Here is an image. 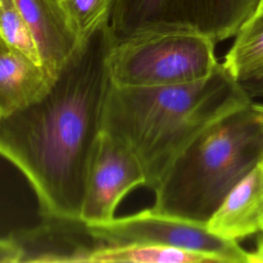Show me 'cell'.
<instances>
[{
	"mask_svg": "<svg viewBox=\"0 0 263 263\" xmlns=\"http://www.w3.org/2000/svg\"><path fill=\"white\" fill-rule=\"evenodd\" d=\"M108 23L82 41L37 101L0 121V155L31 185L45 217L80 218L111 83Z\"/></svg>",
	"mask_w": 263,
	"mask_h": 263,
	"instance_id": "1",
	"label": "cell"
},
{
	"mask_svg": "<svg viewBox=\"0 0 263 263\" xmlns=\"http://www.w3.org/2000/svg\"><path fill=\"white\" fill-rule=\"evenodd\" d=\"M253 100L219 64L208 77L183 84L110 83L102 130L126 144L139 159L145 186L154 190L178 154L226 113Z\"/></svg>",
	"mask_w": 263,
	"mask_h": 263,
	"instance_id": "2",
	"label": "cell"
},
{
	"mask_svg": "<svg viewBox=\"0 0 263 263\" xmlns=\"http://www.w3.org/2000/svg\"><path fill=\"white\" fill-rule=\"evenodd\" d=\"M263 161V103L218 118L173 160L152 209L206 225L226 195Z\"/></svg>",
	"mask_w": 263,
	"mask_h": 263,
	"instance_id": "3",
	"label": "cell"
},
{
	"mask_svg": "<svg viewBox=\"0 0 263 263\" xmlns=\"http://www.w3.org/2000/svg\"><path fill=\"white\" fill-rule=\"evenodd\" d=\"M215 42L194 34L152 29L113 39L107 63L118 85L183 84L201 80L220 64Z\"/></svg>",
	"mask_w": 263,
	"mask_h": 263,
	"instance_id": "4",
	"label": "cell"
},
{
	"mask_svg": "<svg viewBox=\"0 0 263 263\" xmlns=\"http://www.w3.org/2000/svg\"><path fill=\"white\" fill-rule=\"evenodd\" d=\"M260 0H114L108 21L113 39L152 29L194 34L215 43L235 36Z\"/></svg>",
	"mask_w": 263,
	"mask_h": 263,
	"instance_id": "5",
	"label": "cell"
},
{
	"mask_svg": "<svg viewBox=\"0 0 263 263\" xmlns=\"http://www.w3.org/2000/svg\"><path fill=\"white\" fill-rule=\"evenodd\" d=\"M88 226L107 243H157L217 256L225 263H250V252L237 241L211 232L204 224L163 214L152 208Z\"/></svg>",
	"mask_w": 263,
	"mask_h": 263,
	"instance_id": "6",
	"label": "cell"
},
{
	"mask_svg": "<svg viewBox=\"0 0 263 263\" xmlns=\"http://www.w3.org/2000/svg\"><path fill=\"white\" fill-rule=\"evenodd\" d=\"M145 184L144 170L130 148L102 130L86 180L80 219L88 225L111 221L124 196Z\"/></svg>",
	"mask_w": 263,
	"mask_h": 263,
	"instance_id": "7",
	"label": "cell"
},
{
	"mask_svg": "<svg viewBox=\"0 0 263 263\" xmlns=\"http://www.w3.org/2000/svg\"><path fill=\"white\" fill-rule=\"evenodd\" d=\"M21 251L20 263H90L93 253L107 242L80 218L45 217L32 228L10 233Z\"/></svg>",
	"mask_w": 263,
	"mask_h": 263,
	"instance_id": "8",
	"label": "cell"
},
{
	"mask_svg": "<svg viewBox=\"0 0 263 263\" xmlns=\"http://www.w3.org/2000/svg\"><path fill=\"white\" fill-rule=\"evenodd\" d=\"M28 24L47 73L55 78L81 41L55 0H13Z\"/></svg>",
	"mask_w": 263,
	"mask_h": 263,
	"instance_id": "9",
	"label": "cell"
},
{
	"mask_svg": "<svg viewBox=\"0 0 263 263\" xmlns=\"http://www.w3.org/2000/svg\"><path fill=\"white\" fill-rule=\"evenodd\" d=\"M208 229L239 240L263 229V163H259L226 195L206 223Z\"/></svg>",
	"mask_w": 263,
	"mask_h": 263,
	"instance_id": "10",
	"label": "cell"
},
{
	"mask_svg": "<svg viewBox=\"0 0 263 263\" xmlns=\"http://www.w3.org/2000/svg\"><path fill=\"white\" fill-rule=\"evenodd\" d=\"M54 78L0 36V118L39 100Z\"/></svg>",
	"mask_w": 263,
	"mask_h": 263,
	"instance_id": "11",
	"label": "cell"
},
{
	"mask_svg": "<svg viewBox=\"0 0 263 263\" xmlns=\"http://www.w3.org/2000/svg\"><path fill=\"white\" fill-rule=\"evenodd\" d=\"M224 68L238 83L263 77V2L240 26L225 55Z\"/></svg>",
	"mask_w": 263,
	"mask_h": 263,
	"instance_id": "12",
	"label": "cell"
},
{
	"mask_svg": "<svg viewBox=\"0 0 263 263\" xmlns=\"http://www.w3.org/2000/svg\"><path fill=\"white\" fill-rule=\"evenodd\" d=\"M90 263H225L210 254L148 242L106 243L98 249Z\"/></svg>",
	"mask_w": 263,
	"mask_h": 263,
	"instance_id": "13",
	"label": "cell"
},
{
	"mask_svg": "<svg viewBox=\"0 0 263 263\" xmlns=\"http://www.w3.org/2000/svg\"><path fill=\"white\" fill-rule=\"evenodd\" d=\"M114 0H61L60 6L82 42L109 21Z\"/></svg>",
	"mask_w": 263,
	"mask_h": 263,
	"instance_id": "14",
	"label": "cell"
},
{
	"mask_svg": "<svg viewBox=\"0 0 263 263\" xmlns=\"http://www.w3.org/2000/svg\"><path fill=\"white\" fill-rule=\"evenodd\" d=\"M0 36L8 44L41 64L33 34L13 0H0Z\"/></svg>",
	"mask_w": 263,
	"mask_h": 263,
	"instance_id": "15",
	"label": "cell"
},
{
	"mask_svg": "<svg viewBox=\"0 0 263 263\" xmlns=\"http://www.w3.org/2000/svg\"><path fill=\"white\" fill-rule=\"evenodd\" d=\"M21 251L8 236L0 238V263H20Z\"/></svg>",
	"mask_w": 263,
	"mask_h": 263,
	"instance_id": "16",
	"label": "cell"
},
{
	"mask_svg": "<svg viewBox=\"0 0 263 263\" xmlns=\"http://www.w3.org/2000/svg\"><path fill=\"white\" fill-rule=\"evenodd\" d=\"M241 86L252 99L255 97H263V77L243 82L241 83Z\"/></svg>",
	"mask_w": 263,
	"mask_h": 263,
	"instance_id": "17",
	"label": "cell"
},
{
	"mask_svg": "<svg viewBox=\"0 0 263 263\" xmlns=\"http://www.w3.org/2000/svg\"><path fill=\"white\" fill-rule=\"evenodd\" d=\"M250 263H263V229L254 251L250 252Z\"/></svg>",
	"mask_w": 263,
	"mask_h": 263,
	"instance_id": "18",
	"label": "cell"
},
{
	"mask_svg": "<svg viewBox=\"0 0 263 263\" xmlns=\"http://www.w3.org/2000/svg\"><path fill=\"white\" fill-rule=\"evenodd\" d=\"M55 1H57L59 4H60V2H61V0H55Z\"/></svg>",
	"mask_w": 263,
	"mask_h": 263,
	"instance_id": "19",
	"label": "cell"
},
{
	"mask_svg": "<svg viewBox=\"0 0 263 263\" xmlns=\"http://www.w3.org/2000/svg\"><path fill=\"white\" fill-rule=\"evenodd\" d=\"M0 121H1V118H0Z\"/></svg>",
	"mask_w": 263,
	"mask_h": 263,
	"instance_id": "20",
	"label": "cell"
},
{
	"mask_svg": "<svg viewBox=\"0 0 263 263\" xmlns=\"http://www.w3.org/2000/svg\"><path fill=\"white\" fill-rule=\"evenodd\" d=\"M261 1H262V2H263V0H261Z\"/></svg>",
	"mask_w": 263,
	"mask_h": 263,
	"instance_id": "21",
	"label": "cell"
},
{
	"mask_svg": "<svg viewBox=\"0 0 263 263\" xmlns=\"http://www.w3.org/2000/svg\"><path fill=\"white\" fill-rule=\"evenodd\" d=\"M262 163H263V161H262Z\"/></svg>",
	"mask_w": 263,
	"mask_h": 263,
	"instance_id": "22",
	"label": "cell"
}]
</instances>
